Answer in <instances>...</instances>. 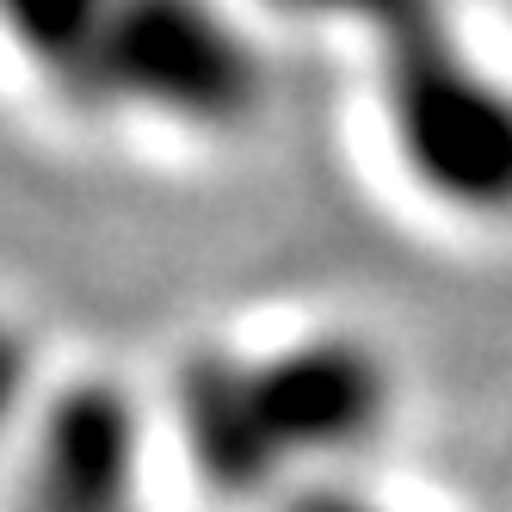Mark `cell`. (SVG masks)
I'll return each mask as SVG.
<instances>
[{
  "label": "cell",
  "instance_id": "1",
  "mask_svg": "<svg viewBox=\"0 0 512 512\" xmlns=\"http://www.w3.org/2000/svg\"><path fill=\"white\" fill-rule=\"evenodd\" d=\"M395 408L389 364L346 334L272 358L204 352L179 377V432L216 494H260L284 469L371 445Z\"/></svg>",
  "mask_w": 512,
  "mask_h": 512
},
{
  "label": "cell",
  "instance_id": "2",
  "mask_svg": "<svg viewBox=\"0 0 512 512\" xmlns=\"http://www.w3.org/2000/svg\"><path fill=\"white\" fill-rule=\"evenodd\" d=\"M371 31L389 142L408 179L457 216H512V87L475 62L445 0H284Z\"/></svg>",
  "mask_w": 512,
  "mask_h": 512
},
{
  "label": "cell",
  "instance_id": "3",
  "mask_svg": "<svg viewBox=\"0 0 512 512\" xmlns=\"http://www.w3.org/2000/svg\"><path fill=\"white\" fill-rule=\"evenodd\" d=\"M75 99L192 136H235L266 105V56L216 0H118Z\"/></svg>",
  "mask_w": 512,
  "mask_h": 512
},
{
  "label": "cell",
  "instance_id": "4",
  "mask_svg": "<svg viewBox=\"0 0 512 512\" xmlns=\"http://www.w3.org/2000/svg\"><path fill=\"white\" fill-rule=\"evenodd\" d=\"M142 482V420L112 383L56 395L31 463V512H130Z\"/></svg>",
  "mask_w": 512,
  "mask_h": 512
},
{
  "label": "cell",
  "instance_id": "5",
  "mask_svg": "<svg viewBox=\"0 0 512 512\" xmlns=\"http://www.w3.org/2000/svg\"><path fill=\"white\" fill-rule=\"evenodd\" d=\"M112 7L118 0H0V31L31 56L38 75H50L68 99H75Z\"/></svg>",
  "mask_w": 512,
  "mask_h": 512
},
{
  "label": "cell",
  "instance_id": "6",
  "mask_svg": "<svg viewBox=\"0 0 512 512\" xmlns=\"http://www.w3.org/2000/svg\"><path fill=\"white\" fill-rule=\"evenodd\" d=\"M25 377H31V364H25V346L0 334V420H7L19 408V395H25Z\"/></svg>",
  "mask_w": 512,
  "mask_h": 512
},
{
  "label": "cell",
  "instance_id": "7",
  "mask_svg": "<svg viewBox=\"0 0 512 512\" xmlns=\"http://www.w3.org/2000/svg\"><path fill=\"white\" fill-rule=\"evenodd\" d=\"M284 512H389V506H377V500H352V494H303L297 506H284Z\"/></svg>",
  "mask_w": 512,
  "mask_h": 512
}]
</instances>
